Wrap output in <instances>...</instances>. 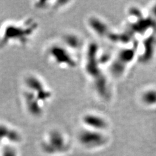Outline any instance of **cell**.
Wrapping results in <instances>:
<instances>
[{"mask_svg":"<svg viewBox=\"0 0 156 156\" xmlns=\"http://www.w3.org/2000/svg\"><path fill=\"white\" fill-rule=\"evenodd\" d=\"M66 140L60 131H52L49 133L48 137L42 144L44 152L49 155L61 154L68 150Z\"/></svg>","mask_w":156,"mask_h":156,"instance_id":"obj_1","label":"cell"},{"mask_svg":"<svg viewBox=\"0 0 156 156\" xmlns=\"http://www.w3.org/2000/svg\"><path fill=\"white\" fill-rule=\"evenodd\" d=\"M80 143L87 148H94L105 143V138L101 134L94 130L83 131L78 136Z\"/></svg>","mask_w":156,"mask_h":156,"instance_id":"obj_2","label":"cell"},{"mask_svg":"<svg viewBox=\"0 0 156 156\" xmlns=\"http://www.w3.org/2000/svg\"><path fill=\"white\" fill-rule=\"evenodd\" d=\"M7 140L11 143H18L21 141V135L17 131L3 124H0V143L4 140Z\"/></svg>","mask_w":156,"mask_h":156,"instance_id":"obj_3","label":"cell"},{"mask_svg":"<svg viewBox=\"0 0 156 156\" xmlns=\"http://www.w3.org/2000/svg\"><path fill=\"white\" fill-rule=\"evenodd\" d=\"M84 123L94 129H101L105 127V122L101 119L95 116L87 115L84 119Z\"/></svg>","mask_w":156,"mask_h":156,"instance_id":"obj_4","label":"cell"},{"mask_svg":"<svg viewBox=\"0 0 156 156\" xmlns=\"http://www.w3.org/2000/svg\"><path fill=\"white\" fill-rule=\"evenodd\" d=\"M1 156H18L17 150L12 146H6L2 150Z\"/></svg>","mask_w":156,"mask_h":156,"instance_id":"obj_5","label":"cell"}]
</instances>
